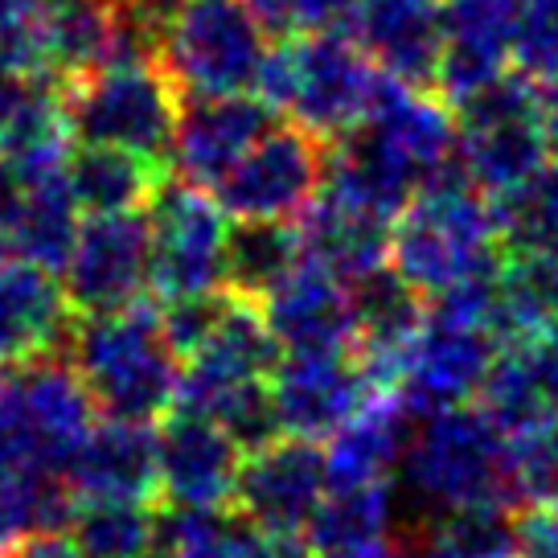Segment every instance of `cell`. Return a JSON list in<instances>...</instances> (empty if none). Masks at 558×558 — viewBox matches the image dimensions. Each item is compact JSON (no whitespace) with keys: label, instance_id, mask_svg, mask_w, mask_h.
<instances>
[{"label":"cell","instance_id":"6da1fadb","mask_svg":"<svg viewBox=\"0 0 558 558\" xmlns=\"http://www.w3.org/2000/svg\"><path fill=\"white\" fill-rule=\"evenodd\" d=\"M509 259L497 202L469 181L464 165L411 197L390 230V267L418 296H439L469 279L501 276Z\"/></svg>","mask_w":558,"mask_h":558},{"label":"cell","instance_id":"7a4b0ae2","mask_svg":"<svg viewBox=\"0 0 558 558\" xmlns=\"http://www.w3.org/2000/svg\"><path fill=\"white\" fill-rule=\"evenodd\" d=\"M66 357L104 415L157 423L177 411L181 366L160 325V304L153 300H136L116 313L74 316Z\"/></svg>","mask_w":558,"mask_h":558},{"label":"cell","instance_id":"3957f363","mask_svg":"<svg viewBox=\"0 0 558 558\" xmlns=\"http://www.w3.org/2000/svg\"><path fill=\"white\" fill-rule=\"evenodd\" d=\"M383 70L345 29H296L271 46L255 95L325 140H345L366 123Z\"/></svg>","mask_w":558,"mask_h":558},{"label":"cell","instance_id":"277c9868","mask_svg":"<svg viewBox=\"0 0 558 558\" xmlns=\"http://www.w3.org/2000/svg\"><path fill=\"white\" fill-rule=\"evenodd\" d=\"M402 488L444 522L472 509H513L506 476V432L481 407L427 415L402 456Z\"/></svg>","mask_w":558,"mask_h":558},{"label":"cell","instance_id":"5b68a950","mask_svg":"<svg viewBox=\"0 0 558 558\" xmlns=\"http://www.w3.org/2000/svg\"><path fill=\"white\" fill-rule=\"evenodd\" d=\"M267 29L251 0H177L160 29V62L185 99L243 95L271 53Z\"/></svg>","mask_w":558,"mask_h":558},{"label":"cell","instance_id":"8992f818","mask_svg":"<svg viewBox=\"0 0 558 558\" xmlns=\"http://www.w3.org/2000/svg\"><path fill=\"white\" fill-rule=\"evenodd\" d=\"M66 116L83 144L128 148L136 157L169 165L177 120H181V87L165 62H128L99 66L62 83Z\"/></svg>","mask_w":558,"mask_h":558},{"label":"cell","instance_id":"52a82bcc","mask_svg":"<svg viewBox=\"0 0 558 558\" xmlns=\"http://www.w3.org/2000/svg\"><path fill=\"white\" fill-rule=\"evenodd\" d=\"M460 120V165L488 197H506L550 165L542 132V83L509 66L469 104L456 107Z\"/></svg>","mask_w":558,"mask_h":558},{"label":"cell","instance_id":"ba28073f","mask_svg":"<svg viewBox=\"0 0 558 558\" xmlns=\"http://www.w3.org/2000/svg\"><path fill=\"white\" fill-rule=\"evenodd\" d=\"M153 222V296L169 300L222 296L227 292L230 214L202 185L169 177L157 202L148 206Z\"/></svg>","mask_w":558,"mask_h":558},{"label":"cell","instance_id":"9c48e42d","mask_svg":"<svg viewBox=\"0 0 558 558\" xmlns=\"http://www.w3.org/2000/svg\"><path fill=\"white\" fill-rule=\"evenodd\" d=\"M332 157V140L288 120L230 169L214 193L234 222H292L316 202Z\"/></svg>","mask_w":558,"mask_h":558},{"label":"cell","instance_id":"30bf717a","mask_svg":"<svg viewBox=\"0 0 558 558\" xmlns=\"http://www.w3.org/2000/svg\"><path fill=\"white\" fill-rule=\"evenodd\" d=\"M62 292L74 316L116 313L144 300L153 283V222L148 214H87L66 267Z\"/></svg>","mask_w":558,"mask_h":558},{"label":"cell","instance_id":"8fae6325","mask_svg":"<svg viewBox=\"0 0 558 558\" xmlns=\"http://www.w3.org/2000/svg\"><path fill=\"white\" fill-rule=\"evenodd\" d=\"M279 357H283V349L267 325L259 300H243L227 292L209 341L181 369L177 407L218 418L230 399H239L251 386L271 383Z\"/></svg>","mask_w":558,"mask_h":558},{"label":"cell","instance_id":"7c38bea8","mask_svg":"<svg viewBox=\"0 0 558 558\" xmlns=\"http://www.w3.org/2000/svg\"><path fill=\"white\" fill-rule=\"evenodd\" d=\"M325 493H329V464L316 439L279 436L276 444L243 456L230 506L267 538H300Z\"/></svg>","mask_w":558,"mask_h":558},{"label":"cell","instance_id":"4fadbf2b","mask_svg":"<svg viewBox=\"0 0 558 558\" xmlns=\"http://www.w3.org/2000/svg\"><path fill=\"white\" fill-rule=\"evenodd\" d=\"M157 448L165 506L227 509L234 501L246 452L218 418L177 407L157 427Z\"/></svg>","mask_w":558,"mask_h":558},{"label":"cell","instance_id":"5bb4252c","mask_svg":"<svg viewBox=\"0 0 558 558\" xmlns=\"http://www.w3.org/2000/svg\"><path fill=\"white\" fill-rule=\"evenodd\" d=\"M283 436L329 439L378 390L353 353H283L271 374Z\"/></svg>","mask_w":558,"mask_h":558},{"label":"cell","instance_id":"9a60e30c","mask_svg":"<svg viewBox=\"0 0 558 558\" xmlns=\"http://www.w3.org/2000/svg\"><path fill=\"white\" fill-rule=\"evenodd\" d=\"M497 349L501 345L485 329H452V325L427 320L407 353L395 395L418 418L469 407L472 399H481V386L497 362Z\"/></svg>","mask_w":558,"mask_h":558},{"label":"cell","instance_id":"2e32d148","mask_svg":"<svg viewBox=\"0 0 558 558\" xmlns=\"http://www.w3.org/2000/svg\"><path fill=\"white\" fill-rule=\"evenodd\" d=\"M267 325L283 353H357V300L353 283L325 263L300 267L263 300Z\"/></svg>","mask_w":558,"mask_h":558},{"label":"cell","instance_id":"e0dca14e","mask_svg":"<svg viewBox=\"0 0 558 558\" xmlns=\"http://www.w3.org/2000/svg\"><path fill=\"white\" fill-rule=\"evenodd\" d=\"M271 107L259 95H214V99H190L181 107L173 136V177L193 181L202 190H214L239 160L271 132Z\"/></svg>","mask_w":558,"mask_h":558},{"label":"cell","instance_id":"ac0fdd59","mask_svg":"<svg viewBox=\"0 0 558 558\" xmlns=\"http://www.w3.org/2000/svg\"><path fill=\"white\" fill-rule=\"evenodd\" d=\"M518 13L522 0H444V58L436 90L452 111L513 66Z\"/></svg>","mask_w":558,"mask_h":558},{"label":"cell","instance_id":"d6986e66","mask_svg":"<svg viewBox=\"0 0 558 558\" xmlns=\"http://www.w3.org/2000/svg\"><path fill=\"white\" fill-rule=\"evenodd\" d=\"M345 29L383 74L411 87H436L444 0H366Z\"/></svg>","mask_w":558,"mask_h":558},{"label":"cell","instance_id":"ffe728a7","mask_svg":"<svg viewBox=\"0 0 558 558\" xmlns=\"http://www.w3.org/2000/svg\"><path fill=\"white\" fill-rule=\"evenodd\" d=\"M78 501H153L160 493L157 427L140 418H111L90 427L70 464Z\"/></svg>","mask_w":558,"mask_h":558},{"label":"cell","instance_id":"44dd1931","mask_svg":"<svg viewBox=\"0 0 558 558\" xmlns=\"http://www.w3.org/2000/svg\"><path fill=\"white\" fill-rule=\"evenodd\" d=\"M407 418H411V411L402 407L399 395L378 390L325 444L329 485H378V481H390V472L402 469V456H407V444H411Z\"/></svg>","mask_w":558,"mask_h":558},{"label":"cell","instance_id":"7402d4cb","mask_svg":"<svg viewBox=\"0 0 558 558\" xmlns=\"http://www.w3.org/2000/svg\"><path fill=\"white\" fill-rule=\"evenodd\" d=\"M395 534V488L378 485H329L304 530L313 558H369L390 546Z\"/></svg>","mask_w":558,"mask_h":558},{"label":"cell","instance_id":"603a6c76","mask_svg":"<svg viewBox=\"0 0 558 558\" xmlns=\"http://www.w3.org/2000/svg\"><path fill=\"white\" fill-rule=\"evenodd\" d=\"M66 177L83 214H136V209H148L169 181L160 160L136 157L128 148H107V144H83L70 157Z\"/></svg>","mask_w":558,"mask_h":558},{"label":"cell","instance_id":"cb8c5ba5","mask_svg":"<svg viewBox=\"0 0 558 558\" xmlns=\"http://www.w3.org/2000/svg\"><path fill=\"white\" fill-rule=\"evenodd\" d=\"M83 227V206L70 190L66 173L37 177L21 185V209L13 227V255L62 276L74 239Z\"/></svg>","mask_w":558,"mask_h":558},{"label":"cell","instance_id":"d4e9b609","mask_svg":"<svg viewBox=\"0 0 558 558\" xmlns=\"http://www.w3.org/2000/svg\"><path fill=\"white\" fill-rule=\"evenodd\" d=\"M304 259V234L292 222H239L227 246V292L267 300Z\"/></svg>","mask_w":558,"mask_h":558},{"label":"cell","instance_id":"484cf974","mask_svg":"<svg viewBox=\"0 0 558 558\" xmlns=\"http://www.w3.org/2000/svg\"><path fill=\"white\" fill-rule=\"evenodd\" d=\"M70 538L83 558H157L160 513L153 501H78Z\"/></svg>","mask_w":558,"mask_h":558},{"label":"cell","instance_id":"4316f807","mask_svg":"<svg viewBox=\"0 0 558 558\" xmlns=\"http://www.w3.org/2000/svg\"><path fill=\"white\" fill-rule=\"evenodd\" d=\"M263 534L227 509L169 506L160 513V558H259Z\"/></svg>","mask_w":558,"mask_h":558},{"label":"cell","instance_id":"83f0119b","mask_svg":"<svg viewBox=\"0 0 558 558\" xmlns=\"http://www.w3.org/2000/svg\"><path fill=\"white\" fill-rule=\"evenodd\" d=\"M506 476L513 506H542L558 497V407L506 432Z\"/></svg>","mask_w":558,"mask_h":558},{"label":"cell","instance_id":"f1b7e54d","mask_svg":"<svg viewBox=\"0 0 558 558\" xmlns=\"http://www.w3.org/2000/svg\"><path fill=\"white\" fill-rule=\"evenodd\" d=\"M497 202L501 234H506L509 255L525 251H558V160L534 173L525 185H518Z\"/></svg>","mask_w":558,"mask_h":558},{"label":"cell","instance_id":"f546056e","mask_svg":"<svg viewBox=\"0 0 558 558\" xmlns=\"http://www.w3.org/2000/svg\"><path fill=\"white\" fill-rule=\"evenodd\" d=\"M513 70L534 83L558 78V0H522L513 34Z\"/></svg>","mask_w":558,"mask_h":558},{"label":"cell","instance_id":"4dcf8cb0","mask_svg":"<svg viewBox=\"0 0 558 558\" xmlns=\"http://www.w3.org/2000/svg\"><path fill=\"white\" fill-rule=\"evenodd\" d=\"M227 296V292H222ZM222 296H197V300H169L160 308V325H165V337L173 345L177 357L190 362L197 349L209 341V332L218 325V313H222Z\"/></svg>","mask_w":558,"mask_h":558},{"label":"cell","instance_id":"1f68e13d","mask_svg":"<svg viewBox=\"0 0 558 558\" xmlns=\"http://www.w3.org/2000/svg\"><path fill=\"white\" fill-rule=\"evenodd\" d=\"M518 558H558V497L542 506H525L513 518Z\"/></svg>","mask_w":558,"mask_h":558},{"label":"cell","instance_id":"d6a6232c","mask_svg":"<svg viewBox=\"0 0 558 558\" xmlns=\"http://www.w3.org/2000/svg\"><path fill=\"white\" fill-rule=\"evenodd\" d=\"M522 349H525V357H530V366H534V374H538V386H542V395H546V402L558 407V320H550V325H546L538 337H530Z\"/></svg>","mask_w":558,"mask_h":558},{"label":"cell","instance_id":"836d02e7","mask_svg":"<svg viewBox=\"0 0 558 558\" xmlns=\"http://www.w3.org/2000/svg\"><path fill=\"white\" fill-rule=\"evenodd\" d=\"M366 0H300V29H345Z\"/></svg>","mask_w":558,"mask_h":558},{"label":"cell","instance_id":"e575fe53","mask_svg":"<svg viewBox=\"0 0 558 558\" xmlns=\"http://www.w3.org/2000/svg\"><path fill=\"white\" fill-rule=\"evenodd\" d=\"M21 209V181L9 169V160L0 157V259H13V227H17Z\"/></svg>","mask_w":558,"mask_h":558},{"label":"cell","instance_id":"d590c367","mask_svg":"<svg viewBox=\"0 0 558 558\" xmlns=\"http://www.w3.org/2000/svg\"><path fill=\"white\" fill-rule=\"evenodd\" d=\"M4 558H83V550H78L74 538H66L62 530H50V534H29V538H21Z\"/></svg>","mask_w":558,"mask_h":558},{"label":"cell","instance_id":"8d00e7d4","mask_svg":"<svg viewBox=\"0 0 558 558\" xmlns=\"http://www.w3.org/2000/svg\"><path fill=\"white\" fill-rule=\"evenodd\" d=\"M259 9V17L279 29V34H296L300 29V0H251Z\"/></svg>","mask_w":558,"mask_h":558},{"label":"cell","instance_id":"74e56055","mask_svg":"<svg viewBox=\"0 0 558 558\" xmlns=\"http://www.w3.org/2000/svg\"><path fill=\"white\" fill-rule=\"evenodd\" d=\"M542 132L550 144V157L558 160V78L542 83Z\"/></svg>","mask_w":558,"mask_h":558},{"label":"cell","instance_id":"f35d334b","mask_svg":"<svg viewBox=\"0 0 558 558\" xmlns=\"http://www.w3.org/2000/svg\"><path fill=\"white\" fill-rule=\"evenodd\" d=\"M259 558H313V555H308V546L296 538H267V534H263Z\"/></svg>","mask_w":558,"mask_h":558}]
</instances>
